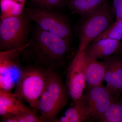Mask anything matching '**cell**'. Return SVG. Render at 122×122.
Segmentation results:
<instances>
[{
    "label": "cell",
    "instance_id": "1",
    "mask_svg": "<svg viewBox=\"0 0 122 122\" xmlns=\"http://www.w3.org/2000/svg\"><path fill=\"white\" fill-rule=\"evenodd\" d=\"M25 49L41 67L50 71L61 65L69 52L71 42L42 30L37 25Z\"/></svg>",
    "mask_w": 122,
    "mask_h": 122
},
{
    "label": "cell",
    "instance_id": "2",
    "mask_svg": "<svg viewBox=\"0 0 122 122\" xmlns=\"http://www.w3.org/2000/svg\"><path fill=\"white\" fill-rule=\"evenodd\" d=\"M68 92L59 75L49 71L45 88L38 102L41 122H55L68 102Z\"/></svg>",
    "mask_w": 122,
    "mask_h": 122
},
{
    "label": "cell",
    "instance_id": "3",
    "mask_svg": "<svg viewBox=\"0 0 122 122\" xmlns=\"http://www.w3.org/2000/svg\"><path fill=\"white\" fill-rule=\"evenodd\" d=\"M49 71L39 66H30L23 70L15 86L14 96L37 110L38 100L45 88Z\"/></svg>",
    "mask_w": 122,
    "mask_h": 122
},
{
    "label": "cell",
    "instance_id": "4",
    "mask_svg": "<svg viewBox=\"0 0 122 122\" xmlns=\"http://www.w3.org/2000/svg\"><path fill=\"white\" fill-rule=\"evenodd\" d=\"M24 12L31 21L42 30L71 43L72 31L69 20L58 10H47L30 5Z\"/></svg>",
    "mask_w": 122,
    "mask_h": 122
},
{
    "label": "cell",
    "instance_id": "5",
    "mask_svg": "<svg viewBox=\"0 0 122 122\" xmlns=\"http://www.w3.org/2000/svg\"><path fill=\"white\" fill-rule=\"evenodd\" d=\"M31 21L24 11L20 15L0 20V50L12 49L27 44Z\"/></svg>",
    "mask_w": 122,
    "mask_h": 122
},
{
    "label": "cell",
    "instance_id": "6",
    "mask_svg": "<svg viewBox=\"0 0 122 122\" xmlns=\"http://www.w3.org/2000/svg\"><path fill=\"white\" fill-rule=\"evenodd\" d=\"M112 10L107 1L98 11L86 17L78 30L79 43L77 54L85 51L89 45L113 23Z\"/></svg>",
    "mask_w": 122,
    "mask_h": 122
},
{
    "label": "cell",
    "instance_id": "7",
    "mask_svg": "<svg viewBox=\"0 0 122 122\" xmlns=\"http://www.w3.org/2000/svg\"><path fill=\"white\" fill-rule=\"evenodd\" d=\"M85 51L77 54L68 68L66 86L68 95L74 102L83 95L86 86Z\"/></svg>",
    "mask_w": 122,
    "mask_h": 122
},
{
    "label": "cell",
    "instance_id": "8",
    "mask_svg": "<svg viewBox=\"0 0 122 122\" xmlns=\"http://www.w3.org/2000/svg\"><path fill=\"white\" fill-rule=\"evenodd\" d=\"M89 107L92 118L99 120L106 110L117 100L118 94L107 86L87 88L83 94Z\"/></svg>",
    "mask_w": 122,
    "mask_h": 122
},
{
    "label": "cell",
    "instance_id": "9",
    "mask_svg": "<svg viewBox=\"0 0 122 122\" xmlns=\"http://www.w3.org/2000/svg\"><path fill=\"white\" fill-rule=\"evenodd\" d=\"M104 58V81L108 87L118 94L122 88V58L119 56H109Z\"/></svg>",
    "mask_w": 122,
    "mask_h": 122
},
{
    "label": "cell",
    "instance_id": "10",
    "mask_svg": "<svg viewBox=\"0 0 122 122\" xmlns=\"http://www.w3.org/2000/svg\"><path fill=\"white\" fill-rule=\"evenodd\" d=\"M121 44L120 41L109 39L92 41L85 49V56L96 60L110 56L117 52Z\"/></svg>",
    "mask_w": 122,
    "mask_h": 122
},
{
    "label": "cell",
    "instance_id": "11",
    "mask_svg": "<svg viewBox=\"0 0 122 122\" xmlns=\"http://www.w3.org/2000/svg\"><path fill=\"white\" fill-rule=\"evenodd\" d=\"M31 109L17 98L11 92L0 90V116L1 118L21 113Z\"/></svg>",
    "mask_w": 122,
    "mask_h": 122
},
{
    "label": "cell",
    "instance_id": "12",
    "mask_svg": "<svg viewBox=\"0 0 122 122\" xmlns=\"http://www.w3.org/2000/svg\"><path fill=\"white\" fill-rule=\"evenodd\" d=\"M74 105L65 112L55 122H82L92 118L90 109L84 95L75 101Z\"/></svg>",
    "mask_w": 122,
    "mask_h": 122
},
{
    "label": "cell",
    "instance_id": "13",
    "mask_svg": "<svg viewBox=\"0 0 122 122\" xmlns=\"http://www.w3.org/2000/svg\"><path fill=\"white\" fill-rule=\"evenodd\" d=\"M85 60V79L87 88L102 86L105 72L104 62L86 56Z\"/></svg>",
    "mask_w": 122,
    "mask_h": 122
},
{
    "label": "cell",
    "instance_id": "14",
    "mask_svg": "<svg viewBox=\"0 0 122 122\" xmlns=\"http://www.w3.org/2000/svg\"><path fill=\"white\" fill-rule=\"evenodd\" d=\"M107 0H66V4L72 13L86 17L98 11Z\"/></svg>",
    "mask_w": 122,
    "mask_h": 122
},
{
    "label": "cell",
    "instance_id": "15",
    "mask_svg": "<svg viewBox=\"0 0 122 122\" xmlns=\"http://www.w3.org/2000/svg\"><path fill=\"white\" fill-rule=\"evenodd\" d=\"M28 46L27 43L20 48L0 51V75L10 73L12 69L18 66L20 55Z\"/></svg>",
    "mask_w": 122,
    "mask_h": 122
},
{
    "label": "cell",
    "instance_id": "16",
    "mask_svg": "<svg viewBox=\"0 0 122 122\" xmlns=\"http://www.w3.org/2000/svg\"><path fill=\"white\" fill-rule=\"evenodd\" d=\"M98 121L102 122H122V104L117 100L107 109Z\"/></svg>",
    "mask_w": 122,
    "mask_h": 122
},
{
    "label": "cell",
    "instance_id": "17",
    "mask_svg": "<svg viewBox=\"0 0 122 122\" xmlns=\"http://www.w3.org/2000/svg\"><path fill=\"white\" fill-rule=\"evenodd\" d=\"M104 39L120 41L122 40V19L118 20H116L115 22L112 24L93 41Z\"/></svg>",
    "mask_w": 122,
    "mask_h": 122
},
{
    "label": "cell",
    "instance_id": "18",
    "mask_svg": "<svg viewBox=\"0 0 122 122\" xmlns=\"http://www.w3.org/2000/svg\"><path fill=\"white\" fill-rule=\"evenodd\" d=\"M37 110L32 108L28 111L16 115L1 118L3 122H41Z\"/></svg>",
    "mask_w": 122,
    "mask_h": 122
},
{
    "label": "cell",
    "instance_id": "19",
    "mask_svg": "<svg viewBox=\"0 0 122 122\" xmlns=\"http://www.w3.org/2000/svg\"><path fill=\"white\" fill-rule=\"evenodd\" d=\"M32 5L42 9L58 10L66 5V0H30Z\"/></svg>",
    "mask_w": 122,
    "mask_h": 122
},
{
    "label": "cell",
    "instance_id": "20",
    "mask_svg": "<svg viewBox=\"0 0 122 122\" xmlns=\"http://www.w3.org/2000/svg\"><path fill=\"white\" fill-rule=\"evenodd\" d=\"M15 86L10 73L0 75V90L11 92Z\"/></svg>",
    "mask_w": 122,
    "mask_h": 122
},
{
    "label": "cell",
    "instance_id": "21",
    "mask_svg": "<svg viewBox=\"0 0 122 122\" xmlns=\"http://www.w3.org/2000/svg\"><path fill=\"white\" fill-rule=\"evenodd\" d=\"M112 10H113L117 20L122 19V0H112Z\"/></svg>",
    "mask_w": 122,
    "mask_h": 122
},
{
    "label": "cell",
    "instance_id": "22",
    "mask_svg": "<svg viewBox=\"0 0 122 122\" xmlns=\"http://www.w3.org/2000/svg\"><path fill=\"white\" fill-rule=\"evenodd\" d=\"M12 0L17 1V2H20V3L24 4H25V2H26V0Z\"/></svg>",
    "mask_w": 122,
    "mask_h": 122
},
{
    "label": "cell",
    "instance_id": "23",
    "mask_svg": "<svg viewBox=\"0 0 122 122\" xmlns=\"http://www.w3.org/2000/svg\"><path fill=\"white\" fill-rule=\"evenodd\" d=\"M117 53L120 54H122V41H121V46H120V49L117 52Z\"/></svg>",
    "mask_w": 122,
    "mask_h": 122
},
{
    "label": "cell",
    "instance_id": "24",
    "mask_svg": "<svg viewBox=\"0 0 122 122\" xmlns=\"http://www.w3.org/2000/svg\"><path fill=\"white\" fill-rule=\"evenodd\" d=\"M121 93H122V101H121V102H122V89H121Z\"/></svg>",
    "mask_w": 122,
    "mask_h": 122
}]
</instances>
